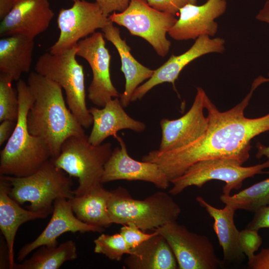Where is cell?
Returning a JSON list of instances; mask_svg holds the SVG:
<instances>
[{
	"instance_id": "cell-1",
	"label": "cell",
	"mask_w": 269,
	"mask_h": 269,
	"mask_svg": "<svg viewBox=\"0 0 269 269\" xmlns=\"http://www.w3.org/2000/svg\"><path fill=\"white\" fill-rule=\"evenodd\" d=\"M269 78L259 76L253 82L244 99L232 109L220 111L208 97L206 100L209 125L206 133L193 142L179 148L150 151L142 161L158 164L170 182L181 176L199 161L214 158H229L242 165L249 158L251 141L255 136L269 131V113L257 118L245 117L244 111L253 92Z\"/></svg>"
},
{
	"instance_id": "cell-2",
	"label": "cell",
	"mask_w": 269,
	"mask_h": 269,
	"mask_svg": "<svg viewBox=\"0 0 269 269\" xmlns=\"http://www.w3.org/2000/svg\"><path fill=\"white\" fill-rule=\"evenodd\" d=\"M27 85L34 98L27 115L30 133L48 146L51 158L60 153L63 142L71 136L85 134L84 128L66 105L61 87L38 74H29Z\"/></svg>"
},
{
	"instance_id": "cell-3",
	"label": "cell",
	"mask_w": 269,
	"mask_h": 269,
	"mask_svg": "<svg viewBox=\"0 0 269 269\" xmlns=\"http://www.w3.org/2000/svg\"><path fill=\"white\" fill-rule=\"evenodd\" d=\"M16 91L18 116L14 130L0 152V175L24 177L34 173L51 159V153L45 142L28 129L27 115L34 98L27 84L19 79Z\"/></svg>"
},
{
	"instance_id": "cell-4",
	"label": "cell",
	"mask_w": 269,
	"mask_h": 269,
	"mask_svg": "<svg viewBox=\"0 0 269 269\" xmlns=\"http://www.w3.org/2000/svg\"><path fill=\"white\" fill-rule=\"evenodd\" d=\"M108 211L113 224L134 223L143 231L176 221L181 212L169 193L157 191L137 200L123 187L110 191Z\"/></svg>"
},
{
	"instance_id": "cell-5",
	"label": "cell",
	"mask_w": 269,
	"mask_h": 269,
	"mask_svg": "<svg viewBox=\"0 0 269 269\" xmlns=\"http://www.w3.org/2000/svg\"><path fill=\"white\" fill-rule=\"evenodd\" d=\"M112 151L110 142L94 145L85 134L71 136L63 142L59 155L51 160L69 176L78 178L74 196H80L103 184L104 166Z\"/></svg>"
},
{
	"instance_id": "cell-6",
	"label": "cell",
	"mask_w": 269,
	"mask_h": 269,
	"mask_svg": "<svg viewBox=\"0 0 269 269\" xmlns=\"http://www.w3.org/2000/svg\"><path fill=\"white\" fill-rule=\"evenodd\" d=\"M76 53V45L59 53L46 52L38 58L35 70L64 90L69 109L80 125L88 129L93 119L87 107L84 70Z\"/></svg>"
},
{
	"instance_id": "cell-7",
	"label": "cell",
	"mask_w": 269,
	"mask_h": 269,
	"mask_svg": "<svg viewBox=\"0 0 269 269\" xmlns=\"http://www.w3.org/2000/svg\"><path fill=\"white\" fill-rule=\"evenodd\" d=\"M0 176L9 184L10 197L19 204L29 202L27 208L32 211L53 209L56 199H71L75 196L72 179L63 170L56 167L51 159L30 175Z\"/></svg>"
},
{
	"instance_id": "cell-8",
	"label": "cell",
	"mask_w": 269,
	"mask_h": 269,
	"mask_svg": "<svg viewBox=\"0 0 269 269\" xmlns=\"http://www.w3.org/2000/svg\"><path fill=\"white\" fill-rule=\"evenodd\" d=\"M269 160L250 166H243L238 161L229 158L204 160L191 165L183 174L171 181L172 188L169 193L173 196L181 193L186 188L195 186L201 188L212 180L224 181L223 194L230 195L233 189L238 190L247 178L257 174L268 173Z\"/></svg>"
},
{
	"instance_id": "cell-9",
	"label": "cell",
	"mask_w": 269,
	"mask_h": 269,
	"mask_svg": "<svg viewBox=\"0 0 269 269\" xmlns=\"http://www.w3.org/2000/svg\"><path fill=\"white\" fill-rule=\"evenodd\" d=\"M108 17L126 27L131 35L145 40L160 56L168 53L171 42L166 35L177 20L174 15L155 9L146 0H130L125 10L113 12Z\"/></svg>"
},
{
	"instance_id": "cell-10",
	"label": "cell",
	"mask_w": 269,
	"mask_h": 269,
	"mask_svg": "<svg viewBox=\"0 0 269 269\" xmlns=\"http://www.w3.org/2000/svg\"><path fill=\"white\" fill-rule=\"evenodd\" d=\"M154 231L165 239L179 269H216L224 264L217 258L207 237L190 232L176 221L167 223Z\"/></svg>"
},
{
	"instance_id": "cell-11",
	"label": "cell",
	"mask_w": 269,
	"mask_h": 269,
	"mask_svg": "<svg viewBox=\"0 0 269 269\" xmlns=\"http://www.w3.org/2000/svg\"><path fill=\"white\" fill-rule=\"evenodd\" d=\"M68 8H61L57 18L60 34L50 48L49 52L56 54L75 46L77 43L103 29L110 21L96 2L75 0Z\"/></svg>"
},
{
	"instance_id": "cell-12",
	"label": "cell",
	"mask_w": 269,
	"mask_h": 269,
	"mask_svg": "<svg viewBox=\"0 0 269 269\" xmlns=\"http://www.w3.org/2000/svg\"><path fill=\"white\" fill-rule=\"evenodd\" d=\"M104 38L103 33L95 32L80 40L76 45L77 56L86 60L92 72L88 98L95 105L102 108L108 101L120 95L111 80V56L106 47Z\"/></svg>"
},
{
	"instance_id": "cell-13",
	"label": "cell",
	"mask_w": 269,
	"mask_h": 269,
	"mask_svg": "<svg viewBox=\"0 0 269 269\" xmlns=\"http://www.w3.org/2000/svg\"><path fill=\"white\" fill-rule=\"evenodd\" d=\"M207 97L202 88L197 87L192 105L186 114L175 120L161 119L159 150L167 151L181 147L204 134L209 125V119L204 114Z\"/></svg>"
},
{
	"instance_id": "cell-14",
	"label": "cell",
	"mask_w": 269,
	"mask_h": 269,
	"mask_svg": "<svg viewBox=\"0 0 269 269\" xmlns=\"http://www.w3.org/2000/svg\"><path fill=\"white\" fill-rule=\"evenodd\" d=\"M115 138L120 146L113 150L105 163L102 183L119 180H139L151 183L161 190H165L169 187L170 182L158 164L135 160L129 155L123 139L118 135Z\"/></svg>"
},
{
	"instance_id": "cell-15",
	"label": "cell",
	"mask_w": 269,
	"mask_h": 269,
	"mask_svg": "<svg viewBox=\"0 0 269 269\" xmlns=\"http://www.w3.org/2000/svg\"><path fill=\"white\" fill-rule=\"evenodd\" d=\"M225 43L224 39L220 37L211 38L208 35L199 36L186 51L178 55H171L165 63L154 70L152 76L134 91L131 102L141 99L148 91L159 84L168 82L174 86L175 80L186 66L204 55L222 53L225 50Z\"/></svg>"
},
{
	"instance_id": "cell-16",
	"label": "cell",
	"mask_w": 269,
	"mask_h": 269,
	"mask_svg": "<svg viewBox=\"0 0 269 269\" xmlns=\"http://www.w3.org/2000/svg\"><path fill=\"white\" fill-rule=\"evenodd\" d=\"M227 4L226 0H207L199 5L187 4L179 10V17L168 34L176 40L214 36L218 29L215 19L225 13Z\"/></svg>"
},
{
	"instance_id": "cell-17",
	"label": "cell",
	"mask_w": 269,
	"mask_h": 269,
	"mask_svg": "<svg viewBox=\"0 0 269 269\" xmlns=\"http://www.w3.org/2000/svg\"><path fill=\"white\" fill-rule=\"evenodd\" d=\"M54 16L49 0H15L1 20L0 37L20 34L34 39L47 29Z\"/></svg>"
},
{
	"instance_id": "cell-18",
	"label": "cell",
	"mask_w": 269,
	"mask_h": 269,
	"mask_svg": "<svg viewBox=\"0 0 269 269\" xmlns=\"http://www.w3.org/2000/svg\"><path fill=\"white\" fill-rule=\"evenodd\" d=\"M51 218L45 229L32 242L25 244L19 250L17 257L19 262L24 260L32 251L43 246L58 245L57 239L67 232L84 233H102L104 228L88 224L79 220L74 214L69 199L59 198L53 204Z\"/></svg>"
},
{
	"instance_id": "cell-19",
	"label": "cell",
	"mask_w": 269,
	"mask_h": 269,
	"mask_svg": "<svg viewBox=\"0 0 269 269\" xmlns=\"http://www.w3.org/2000/svg\"><path fill=\"white\" fill-rule=\"evenodd\" d=\"M89 111L93 123L88 141L94 145L101 144L110 136L115 138L117 132L122 130L141 133L146 128L145 124L132 118L125 112L118 98L108 101L102 109L92 107Z\"/></svg>"
},
{
	"instance_id": "cell-20",
	"label": "cell",
	"mask_w": 269,
	"mask_h": 269,
	"mask_svg": "<svg viewBox=\"0 0 269 269\" xmlns=\"http://www.w3.org/2000/svg\"><path fill=\"white\" fill-rule=\"evenodd\" d=\"M8 190V182L0 176V229L7 248L9 269H14V244L18 228L27 222L46 218L53 209H25L10 197Z\"/></svg>"
},
{
	"instance_id": "cell-21",
	"label": "cell",
	"mask_w": 269,
	"mask_h": 269,
	"mask_svg": "<svg viewBox=\"0 0 269 269\" xmlns=\"http://www.w3.org/2000/svg\"><path fill=\"white\" fill-rule=\"evenodd\" d=\"M104 37L111 42L117 49L121 61V70L125 77V87L120 94V101L124 108L131 102L132 95L135 89L146 80L149 79L154 70L139 63L132 55L131 48L126 40L121 38L119 29L110 20L102 29Z\"/></svg>"
},
{
	"instance_id": "cell-22",
	"label": "cell",
	"mask_w": 269,
	"mask_h": 269,
	"mask_svg": "<svg viewBox=\"0 0 269 269\" xmlns=\"http://www.w3.org/2000/svg\"><path fill=\"white\" fill-rule=\"evenodd\" d=\"M196 199L214 220L213 228L223 250V264L236 263L243 261L245 255L239 244L240 231L234 223L236 210L228 205H225L222 209L217 208L201 196L197 197Z\"/></svg>"
},
{
	"instance_id": "cell-23",
	"label": "cell",
	"mask_w": 269,
	"mask_h": 269,
	"mask_svg": "<svg viewBox=\"0 0 269 269\" xmlns=\"http://www.w3.org/2000/svg\"><path fill=\"white\" fill-rule=\"evenodd\" d=\"M124 265L129 269L178 268L176 258L168 243L162 236L156 232L131 250V253L124 260Z\"/></svg>"
},
{
	"instance_id": "cell-24",
	"label": "cell",
	"mask_w": 269,
	"mask_h": 269,
	"mask_svg": "<svg viewBox=\"0 0 269 269\" xmlns=\"http://www.w3.org/2000/svg\"><path fill=\"white\" fill-rule=\"evenodd\" d=\"M34 47V39L14 34L0 37V72L18 81L21 74L30 71Z\"/></svg>"
},
{
	"instance_id": "cell-25",
	"label": "cell",
	"mask_w": 269,
	"mask_h": 269,
	"mask_svg": "<svg viewBox=\"0 0 269 269\" xmlns=\"http://www.w3.org/2000/svg\"><path fill=\"white\" fill-rule=\"evenodd\" d=\"M103 184L97 186L88 193L74 196L69 199L76 216L88 224L108 228L113 223L108 211V202L110 191Z\"/></svg>"
},
{
	"instance_id": "cell-26",
	"label": "cell",
	"mask_w": 269,
	"mask_h": 269,
	"mask_svg": "<svg viewBox=\"0 0 269 269\" xmlns=\"http://www.w3.org/2000/svg\"><path fill=\"white\" fill-rule=\"evenodd\" d=\"M37 249L28 259L15 263L14 269H58L65 262L75 260L78 256L76 245L72 240Z\"/></svg>"
},
{
	"instance_id": "cell-27",
	"label": "cell",
	"mask_w": 269,
	"mask_h": 269,
	"mask_svg": "<svg viewBox=\"0 0 269 269\" xmlns=\"http://www.w3.org/2000/svg\"><path fill=\"white\" fill-rule=\"evenodd\" d=\"M220 200L236 210L243 209L255 213L269 202V178L233 195L223 194Z\"/></svg>"
},
{
	"instance_id": "cell-28",
	"label": "cell",
	"mask_w": 269,
	"mask_h": 269,
	"mask_svg": "<svg viewBox=\"0 0 269 269\" xmlns=\"http://www.w3.org/2000/svg\"><path fill=\"white\" fill-rule=\"evenodd\" d=\"M94 252L105 255L111 260L120 261L125 254L131 253L121 234L108 235L102 233L94 240Z\"/></svg>"
},
{
	"instance_id": "cell-29",
	"label": "cell",
	"mask_w": 269,
	"mask_h": 269,
	"mask_svg": "<svg viewBox=\"0 0 269 269\" xmlns=\"http://www.w3.org/2000/svg\"><path fill=\"white\" fill-rule=\"evenodd\" d=\"M12 78L0 73V122L9 120L16 122L18 116L17 94L12 88Z\"/></svg>"
},
{
	"instance_id": "cell-30",
	"label": "cell",
	"mask_w": 269,
	"mask_h": 269,
	"mask_svg": "<svg viewBox=\"0 0 269 269\" xmlns=\"http://www.w3.org/2000/svg\"><path fill=\"white\" fill-rule=\"evenodd\" d=\"M263 239L256 230L246 228L240 231L239 244L248 261L252 259L262 244Z\"/></svg>"
},
{
	"instance_id": "cell-31",
	"label": "cell",
	"mask_w": 269,
	"mask_h": 269,
	"mask_svg": "<svg viewBox=\"0 0 269 269\" xmlns=\"http://www.w3.org/2000/svg\"><path fill=\"white\" fill-rule=\"evenodd\" d=\"M120 233L126 243L132 250L155 234L156 232L146 233L135 224L129 223L124 225L121 228Z\"/></svg>"
},
{
	"instance_id": "cell-32",
	"label": "cell",
	"mask_w": 269,
	"mask_h": 269,
	"mask_svg": "<svg viewBox=\"0 0 269 269\" xmlns=\"http://www.w3.org/2000/svg\"><path fill=\"white\" fill-rule=\"evenodd\" d=\"M152 7L161 11L175 15L188 4H197V0H146Z\"/></svg>"
},
{
	"instance_id": "cell-33",
	"label": "cell",
	"mask_w": 269,
	"mask_h": 269,
	"mask_svg": "<svg viewBox=\"0 0 269 269\" xmlns=\"http://www.w3.org/2000/svg\"><path fill=\"white\" fill-rule=\"evenodd\" d=\"M246 228L259 231L261 229H269V202L255 213L254 217Z\"/></svg>"
},
{
	"instance_id": "cell-34",
	"label": "cell",
	"mask_w": 269,
	"mask_h": 269,
	"mask_svg": "<svg viewBox=\"0 0 269 269\" xmlns=\"http://www.w3.org/2000/svg\"><path fill=\"white\" fill-rule=\"evenodd\" d=\"M103 13L109 16L110 13L125 10L129 6L130 0H95Z\"/></svg>"
},
{
	"instance_id": "cell-35",
	"label": "cell",
	"mask_w": 269,
	"mask_h": 269,
	"mask_svg": "<svg viewBox=\"0 0 269 269\" xmlns=\"http://www.w3.org/2000/svg\"><path fill=\"white\" fill-rule=\"evenodd\" d=\"M248 267L251 269H269V247L262 249L248 261Z\"/></svg>"
},
{
	"instance_id": "cell-36",
	"label": "cell",
	"mask_w": 269,
	"mask_h": 269,
	"mask_svg": "<svg viewBox=\"0 0 269 269\" xmlns=\"http://www.w3.org/2000/svg\"><path fill=\"white\" fill-rule=\"evenodd\" d=\"M16 122L6 120L0 125V145H1L10 136L15 126Z\"/></svg>"
},
{
	"instance_id": "cell-37",
	"label": "cell",
	"mask_w": 269,
	"mask_h": 269,
	"mask_svg": "<svg viewBox=\"0 0 269 269\" xmlns=\"http://www.w3.org/2000/svg\"><path fill=\"white\" fill-rule=\"evenodd\" d=\"M15 0H0V19H2L13 8Z\"/></svg>"
},
{
	"instance_id": "cell-38",
	"label": "cell",
	"mask_w": 269,
	"mask_h": 269,
	"mask_svg": "<svg viewBox=\"0 0 269 269\" xmlns=\"http://www.w3.org/2000/svg\"><path fill=\"white\" fill-rule=\"evenodd\" d=\"M256 18L261 21L269 23V0L266 1L263 8L257 14Z\"/></svg>"
},
{
	"instance_id": "cell-39",
	"label": "cell",
	"mask_w": 269,
	"mask_h": 269,
	"mask_svg": "<svg viewBox=\"0 0 269 269\" xmlns=\"http://www.w3.org/2000/svg\"><path fill=\"white\" fill-rule=\"evenodd\" d=\"M257 152L256 157L257 159H260L263 156H265L269 160V145L266 146L258 142L257 143Z\"/></svg>"
},
{
	"instance_id": "cell-40",
	"label": "cell",
	"mask_w": 269,
	"mask_h": 269,
	"mask_svg": "<svg viewBox=\"0 0 269 269\" xmlns=\"http://www.w3.org/2000/svg\"><path fill=\"white\" fill-rule=\"evenodd\" d=\"M71 0L72 1H74L75 0Z\"/></svg>"
},
{
	"instance_id": "cell-41",
	"label": "cell",
	"mask_w": 269,
	"mask_h": 269,
	"mask_svg": "<svg viewBox=\"0 0 269 269\" xmlns=\"http://www.w3.org/2000/svg\"><path fill=\"white\" fill-rule=\"evenodd\" d=\"M268 77H269V73H268Z\"/></svg>"
}]
</instances>
